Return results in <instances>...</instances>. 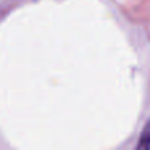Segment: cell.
Masks as SVG:
<instances>
[{"label": "cell", "instance_id": "obj_1", "mask_svg": "<svg viewBox=\"0 0 150 150\" xmlns=\"http://www.w3.org/2000/svg\"><path fill=\"white\" fill-rule=\"evenodd\" d=\"M137 149L140 150H150V119L144 127V130L140 136V141L137 144Z\"/></svg>", "mask_w": 150, "mask_h": 150}]
</instances>
